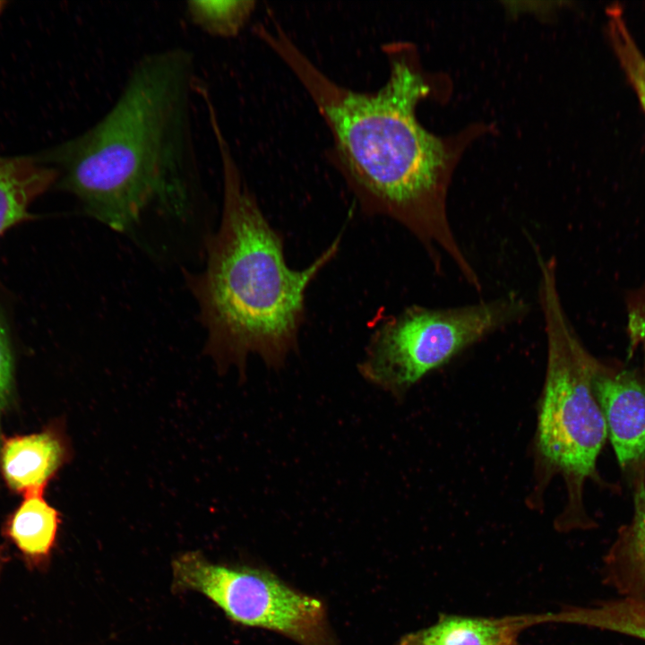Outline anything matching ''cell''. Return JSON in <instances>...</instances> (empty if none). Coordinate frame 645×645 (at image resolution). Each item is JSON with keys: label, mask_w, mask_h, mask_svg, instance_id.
<instances>
[{"label": "cell", "mask_w": 645, "mask_h": 645, "mask_svg": "<svg viewBox=\"0 0 645 645\" xmlns=\"http://www.w3.org/2000/svg\"><path fill=\"white\" fill-rule=\"evenodd\" d=\"M70 458L62 425L54 423L40 432L3 438L0 472L12 491L25 495L44 491Z\"/></svg>", "instance_id": "cell-8"}, {"label": "cell", "mask_w": 645, "mask_h": 645, "mask_svg": "<svg viewBox=\"0 0 645 645\" xmlns=\"http://www.w3.org/2000/svg\"><path fill=\"white\" fill-rule=\"evenodd\" d=\"M538 296L546 338V366L534 438L535 485L529 498L538 507L549 482L560 476L566 503L555 520L560 530L593 524L584 506L589 480L600 483L597 469L607 437L594 383L602 361L582 344L561 299L557 269L538 268Z\"/></svg>", "instance_id": "cell-4"}, {"label": "cell", "mask_w": 645, "mask_h": 645, "mask_svg": "<svg viewBox=\"0 0 645 645\" xmlns=\"http://www.w3.org/2000/svg\"><path fill=\"white\" fill-rule=\"evenodd\" d=\"M529 308L513 291L459 306H408L374 331L358 370L368 382L400 397L464 350L521 320Z\"/></svg>", "instance_id": "cell-5"}, {"label": "cell", "mask_w": 645, "mask_h": 645, "mask_svg": "<svg viewBox=\"0 0 645 645\" xmlns=\"http://www.w3.org/2000/svg\"><path fill=\"white\" fill-rule=\"evenodd\" d=\"M61 518L44 497V491L23 495V500L6 518L2 534L30 570L46 568L56 545Z\"/></svg>", "instance_id": "cell-10"}, {"label": "cell", "mask_w": 645, "mask_h": 645, "mask_svg": "<svg viewBox=\"0 0 645 645\" xmlns=\"http://www.w3.org/2000/svg\"><path fill=\"white\" fill-rule=\"evenodd\" d=\"M222 168L219 227L206 243V267L188 277L207 331L206 352L241 372L249 354L273 368L297 345L311 282L339 251L340 236L309 266L288 267L283 242L247 187L219 123L211 126Z\"/></svg>", "instance_id": "cell-3"}, {"label": "cell", "mask_w": 645, "mask_h": 645, "mask_svg": "<svg viewBox=\"0 0 645 645\" xmlns=\"http://www.w3.org/2000/svg\"><path fill=\"white\" fill-rule=\"evenodd\" d=\"M529 626V615L484 617L443 613L434 624L407 633L396 645H519L520 632Z\"/></svg>", "instance_id": "cell-9"}, {"label": "cell", "mask_w": 645, "mask_h": 645, "mask_svg": "<svg viewBox=\"0 0 645 645\" xmlns=\"http://www.w3.org/2000/svg\"><path fill=\"white\" fill-rule=\"evenodd\" d=\"M632 473L633 516L620 530L608 564L617 589L628 598L645 600V466Z\"/></svg>", "instance_id": "cell-12"}, {"label": "cell", "mask_w": 645, "mask_h": 645, "mask_svg": "<svg viewBox=\"0 0 645 645\" xmlns=\"http://www.w3.org/2000/svg\"><path fill=\"white\" fill-rule=\"evenodd\" d=\"M594 391L621 468L645 466V373L602 361Z\"/></svg>", "instance_id": "cell-7"}, {"label": "cell", "mask_w": 645, "mask_h": 645, "mask_svg": "<svg viewBox=\"0 0 645 645\" xmlns=\"http://www.w3.org/2000/svg\"><path fill=\"white\" fill-rule=\"evenodd\" d=\"M625 311L629 355L641 354L645 366V280L626 295Z\"/></svg>", "instance_id": "cell-16"}, {"label": "cell", "mask_w": 645, "mask_h": 645, "mask_svg": "<svg viewBox=\"0 0 645 645\" xmlns=\"http://www.w3.org/2000/svg\"><path fill=\"white\" fill-rule=\"evenodd\" d=\"M255 7L254 0H194L186 3V13L194 25L210 36L234 38L248 23Z\"/></svg>", "instance_id": "cell-14"}, {"label": "cell", "mask_w": 645, "mask_h": 645, "mask_svg": "<svg viewBox=\"0 0 645 645\" xmlns=\"http://www.w3.org/2000/svg\"><path fill=\"white\" fill-rule=\"evenodd\" d=\"M173 588L207 597L233 622L300 645H338L324 603L259 567L213 563L197 552L172 562Z\"/></svg>", "instance_id": "cell-6"}, {"label": "cell", "mask_w": 645, "mask_h": 645, "mask_svg": "<svg viewBox=\"0 0 645 645\" xmlns=\"http://www.w3.org/2000/svg\"><path fill=\"white\" fill-rule=\"evenodd\" d=\"M59 172L37 158L0 157V236L30 219L29 207L56 185Z\"/></svg>", "instance_id": "cell-11"}, {"label": "cell", "mask_w": 645, "mask_h": 645, "mask_svg": "<svg viewBox=\"0 0 645 645\" xmlns=\"http://www.w3.org/2000/svg\"><path fill=\"white\" fill-rule=\"evenodd\" d=\"M256 36L300 82L331 134L330 159L368 214L389 217L420 242L437 272L442 254L469 285L479 280L453 233L447 213L452 176L464 150L489 126L472 125L438 136L417 120L418 103L434 92V79L415 47L383 46L390 73L374 91H357L330 78L277 21Z\"/></svg>", "instance_id": "cell-1"}, {"label": "cell", "mask_w": 645, "mask_h": 645, "mask_svg": "<svg viewBox=\"0 0 645 645\" xmlns=\"http://www.w3.org/2000/svg\"><path fill=\"white\" fill-rule=\"evenodd\" d=\"M606 16L613 49L645 112V56L632 36L623 9L611 5Z\"/></svg>", "instance_id": "cell-15"}, {"label": "cell", "mask_w": 645, "mask_h": 645, "mask_svg": "<svg viewBox=\"0 0 645 645\" xmlns=\"http://www.w3.org/2000/svg\"><path fill=\"white\" fill-rule=\"evenodd\" d=\"M13 387V357L5 327L0 317V444L1 417L7 407Z\"/></svg>", "instance_id": "cell-17"}, {"label": "cell", "mask_w": 645, "mask_h": 645, "mask_svg": "<svg viewBox=\"0 0 645 645\" xmlns=\"http://www.w3.org/2000/svg\"><path fill=\"white\" fill-rule=\"evenodd\" d=\"M195 57L183 47L144 54L108 110L36 158L85 212L126 232L155 208L183 217L202 194L194 133Z\"/></svg>", "instance_id": "cell-2"}, {"label": "cell", "mask_w": 645, "mask_h": 645, "mask_svg": "<svg viewBox=\"0 0 645 645\" xmlns=\"http://www.w3.org/2000/svg\"><path fill=\"white\" fill-rule=\"evenodd\" d=\"M547 623H563L614 632L645 641V600L624 598L590 606L546 613Z\"/></svg>", "instance_id": "cell-13"}]
</instances>
